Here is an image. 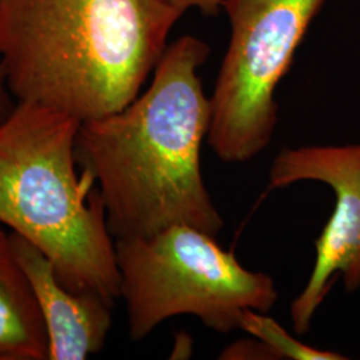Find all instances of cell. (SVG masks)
I'll list each match as a JSON object with an SVG mask.
<instances>
[{"label": "cell", "instance_id": "1", "mask_svg": "<svg viewBox=\"0 0 360 360\" xmlns=\"http://www.w3.org/2000/svg\"><path fill=\"white\" fill-rule=\"evenodd\" d=\"M208 55L203 40L181 37L167 46L147 90L123 110L80 124L77 163L102 193L114 239L175 224L214 236L223 229L200 168L211 99L199 68Z\"/></svg>", "mask_w": 360, "mask_h": 360}, {"label": "cell", "instance_id": "2", "mask_svg": "<svg viewBox=\"0 0 360 360\" xmlns=\"http://www.w3.org/2000/svg\"><path fill=\"white\" fill-rule=\"evenodd\" d=\"M181 15L171 0H0V63L16 102L99 119L141 94Z\"/></svg>", "mask_w": 360, "mask_h": 360}, {"label": "cell", "instance_id": "3", "mask_svg": "<svg viewBox=\"0 0 360 360\" xmlns=\"http://www.w3.org/2000/svg\"><path fill=\"white\" fill-rule=\"evenodd\" d=\"M82 122L16 102L0 123V226L40 248L70 291L120 297L115 239L90 172L79 174Z\"/></svg>", "mask_w": 360, "mask_h": 360}, {"label": "cell", "instance_id": "4", "mask_svg": "<svg viewBox=\"0 0 360 360\" xmlns=\"http://www.w3.org/2000/svg\"><path fill=\"white\" fill-rule=\"evenodd\" d=\"M115 250L134 340L176 315L198 316L229 334L239 328L245 309L269 312L279 297L270 275L247 270L217 236L188 224L115 239Z\"/></svg>", "mask_w": 360, "mask_h": 360}, {"label": "cell", "instance_id": "5", "mask_svg": "<svg viewBox=\"0 0 360 360\" xmlns=\"http://www.w3.org/2000/svg\"><path fill=\"white\" fill-rule=\"evenodd\" d=\"M327 0H224L231 37L211 95L207 142L226 163H245L270 146L275 90Z\"/></svg>", "mask_w": 360, "mask_h": 360}, {"label": "cell", "instance_id": "6", "mask_svg": "<svg viewBox=\"0 0 360 360\" xmlns=\"http://www.w3.org/2000/svg\"><path fill=\"white\" fill-rule=\"evenodd\" d=\"M304 180L331 187L335 206L315 240L316 257L309 282L290 309L299 335L309 333L316 309L336 279H343L347 292L360 288V143L283 148L272 162L267 190Z\"/></svg>", "mask_w": 360, "mask_h": 360}, {"label": "cell", "instance_id": "7", "mask_svg": "<svg viewBox=\"0 0 360 360\" xmlns=\"http://www.w3.org/2000/svg\"><path fill=\"white\" fill-rule=\"evenodd\" d=\"M13 255L35 296L49 338V360H83L105 345L112 324V303L90 292L70 291L50 257L16 232Z\"/></svg>", "mask_w": 360, "mask_h": 360}, {"label": "cell", "instance_id": "8", "mask_svg": "<svg viewBox=\"0 0 360 360\" xmlns=\"http://www.w3.org/2000/svg\"><path fill=\"white\" fill-rule=\"evenodd\" d=\"M49 338L10 233L0 227V360H47Z\"/></svg>", "mask_w": 360, "mask_h": 360}, {"label": "cell", "instance_id": "9", "mask_svg": "<svg viewBox=\"0 0 360 360\" xmlns=\"http://www.w3.org/2000/svg\"><path fill=\"white\" fill-rule=\"evenodd\" d=\"M239 328L255 336L270 348L276 359L343 360L346 356L334 351L311 347L288 334L275 319L255 309H245Z\"/></svg>", "mask_w": 360, "mask_h": 360}, {"label": "cell", "instance_id": "10", "mask_svg": "<svg viewBox=\"0 0 360 360\" xmlns=\"http://www.w3.org/2000/svg\"><path fill=\"white\" fill-rule=\"evenodd\" d=\"M220 359H276L270 348L257 339L255 342H238L224 349Z\"/></svg>", "mask_w": 360, "mask_h": 360}, {"label": "cell", "instance_id": "11", "mask_svg": "<svg viewBox=\"0 0 360 360\" xmlns=\"http://www.w3.org/2000/svg\"><path fill=\"white\" fill-rule=\"evenodd\" d=\"M181 13H187L190 10H198L205 15L218 13L224 0H171Z\"/></svg>", "mask_w": 360, "mask_h": 360}, {"label": "cell", "instance_id": "12", "mask_svg": "<svg viewBox=\"0 0 360 360\" xmlns=\"http://www.w3.org/2000/svg\"><path fill=\"white\" fill-rule=\"evenodd\" d=\"M13 92L10 91L6 72L3 70V65L0 63V123L10 115L16 102L13 101Z\"/></svg>", "mask_w": 360, "mask_h": 360}]
</instances>
